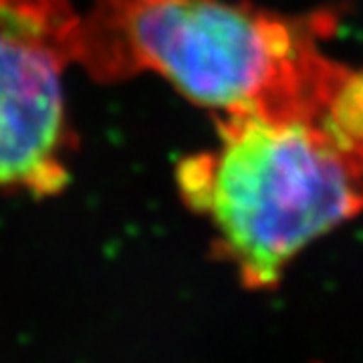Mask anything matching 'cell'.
<instances>
[{"mask_svg":"<svg viewBox=\"0 0 363 363\" xmlns=\"http://www.w3.org/2000/svg\"><path fill=\"white\" fill-rule=\"evenodd\" d=\"M331 28V14L234 0H93L77 65L97 81L154 73L220 117L325 119L351 73L319 47Z\"/></svg>","mask_w":363,"mask_h":363,"instance_id":"6da1fadb","label":"cell"},{"mask_svg":"<svg viewBox=\"0 0 363 363\" xmlns=\"http://www.w3.org/2000/svg\"><path fill=\"white\" fill-rule=\"evenodd\" d=\"M184 204L250 291L277 289L289 264L363 212V142L329 119H218V143L182 160Z\"/></svg>","mask_w":363,"mask_h":363,"instance_id":"7a4b0ae2","label":"cell"},{"mask_svg":"<svg viewBox=\"0 0 363 363\" xmlns=\"http://www.w3.org/2000/svg\"><path fill=\"white\" fill-rule=\"evenodd\" d=\"M79 49L67 0H0V190L52 196L71 180L65 71Z\"/></svg>","mask_w":363,"mask_h":363,"instance_id":"3957f363","label":"cell"},{"mask_svg":"<svg viewBox=\"0 0 363 363\" xmlns=\"http://www.w3.org/2000/svg\"><path fill=\"white\" fill-rule=\"evenodd\" d=\"M325 119L343 133L363 142V71H351L347 75Z\"/></svg>","mask_w":363,"mask_h":363,"instance_id":"277c9868","label":"cell"}]
</instances>
